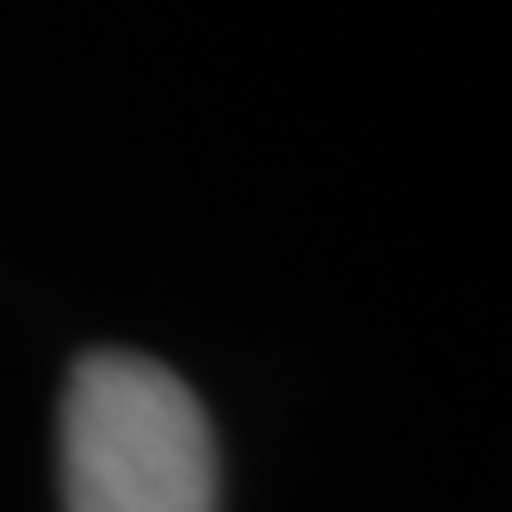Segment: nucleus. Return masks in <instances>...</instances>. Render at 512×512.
Returning a JSON list of instances; mask_svg holds the SVG:
<instances>
[{"instance_id":"f257e3e1","label":"nucleus","mask_w":512,"mask_h":512,"mask_svg":"<svg viewBox=\"0 0 512 512\" xmlns=\"http://www.w3.org/2000/svg\"><path fill=\"white\" fill-rule=\"evenodd\" d=\"M62 512H216V432L167 364L105 346L68 371Z\"/></svg>"}]
</instances>
